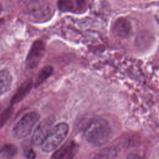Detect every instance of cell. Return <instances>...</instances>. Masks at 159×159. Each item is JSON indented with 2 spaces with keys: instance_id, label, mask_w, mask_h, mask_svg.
I'll list each match as a JSON object with an SVG mask.
<instances>
[{
  "instance_id": "obj_18",
  "label": "cell",
  "mask_w": 159,
  "mask_h": 159,
  "mask_svg": "<svg viewBox=\"0 0 159 159\" xmlns=\"http://www.w3.org/2000/svg\"><path fill=\"white\" fill-rule=\"evenodd\" d=\"M2 10V6H1V4H0V14H1Z\"/></svg>"
},
{
  "instance_id": "obj_9",
  "label": "cell",
  "mask_w": 159,
  "mask_h": 159,
  "mask_svg": "<svg viewBox=\"0 0 159 159\" xmlns=\"http://www.w3.org/2000/svg\"><path fill=\"white\" fill-rule=\"evenodd\" d=\"M12 75L6 70H0V95L7 92L11 86Z\"/></svg>"
},
{
  "instance_id": "obj_5",
  "label": "cell",
  "mask_w": 159,
  "mask_h": 159,
  "mask_svg": "<svg viewBox=\"0 0 159 159\" xmlns=\"http://www.w3.org/2000/svg\"><path fill=\"white\" fill-rule=\"evenodd\" d=\"M45 53L44 43L41 40L35 41L30 47L26 58V65L29 68H36Z\"/></svg>"
},
{
  "instance_id": "obj_16",
  "label": "cell",
  "mask_w": 159,
  "mask_h": 159,
  "mask_svg": "<svg viewBox=\"0 0 159 159\" xmlns=\"http://www.w3.org/2000/svg\"><path fill=\"white\" fill-rule=\"evenodd\" d=\"M23 153L24 156L27 159H35L36 155L33 150L29 145H24L23 147Z\"/></svg>"
},
{
  "instance_id": "obj_11",
  "label": "cell",
  "mask_w": 159,
  "mask_h": 159,
  "mask_svg": "<svg viewBox=\"0 0 159 159\" xmlns=\"http://www.w3.org/2000/svg\"><path fill=\"white\" fill-rule=\"evenodd\" d=\"M117 155V150L114 147H108L98 152L92 159H115Z\"/></svg>"
},
{
  "instance_id": "obj_15",
  "label": "cell",
  "mask_w": 159,
  "mask_h": 159,
  "mask_svg": "<svg viewBox=\"0 0 159 159\" xmlns=\"http://www.w3.org/2000/svg\"><path fill=\"white\" fill-rule=\"evenodd\" d=\"M58 4L59 8L62 11H71L73 10L76 3L74 2V0H58Z\"/></svg>"
},
{
  "instance_id": "obj_6",
  "label": "cell",
  "mask_w": 159,
  "mask_h": 159,
  "mask_svg": "<svg viewBox=\"0 0 159 159\" xmlns=\"http://www.w3.org/2000/svg\"><path fill=\"white\" fill-rule=\"evenodd\" d=\"M79 150V145L74 140H68L52 155V159H72Z\"/></svg>"
},
{
  "instance_id": "obj_12",
  "label": "cell",
  "mask_w": 159,
  "mask_h": 159,
  "mask_svg": "<svg viewBox=\"0 0 159 159\" xmlns=\"http://www.w3.org/2000/svg\"><path fill=\"white\" fill-rule=\"evenodd\" d=\"M17 152L16 145L11 143L5 144L0 149V154L4 159H12Z\"/></svg>"
},
{
  "instance_id": "obj_2",
  "label": "cell",
  "mask_w": 159,
  "mask_h": 159,
  "mask_svg": "<svg viewBox=\"0 0 159 159\" xmlns=\"http://www.w3.org/2000/svg\"><path fill=\"white\" fill-rule=\"evenodd\" d=\"M69 127L66 122H60L52 128L47 137L41 145L45 152H50L56 149L66 138Z\"/></svg>"
},
{
  "instance_id": "obj_17",
  "label": "cell",
  "mask_w": 159,
  "mask_h": 159,
  "mask_svg": "<svg viewBox=\"0 0 159 159\" xmlns=\"http://www.w3.org/2000/svg\"><path fill=\"white\" fill-rule=\"evenodd\" d=\"M126 159H141L140 156L136 153H130L127 157Z\"/></svg>"
},
{
  "instance_id": "obj_8",
  "label": "cell",
  "mask_w": 159,
  "mask_h": 159,
  "mask_svg": "<svg viewBox=\"0 0 159 159\" xmlns=\"http://www.w3.org/2000/svg\"><path fill=\"white\" fill-rule=\"evenodd\" d=\"M32 88V80H27L25 81L17 89L14 93L11 100V104L12 105L16 104L20 102L30 91Z\"/></svg>"
},
{
  "instance_id": "obj_10",
  "label": "cell",
  "mask_w": 159,
  "mask_h": 159,
  "mask_svg": "<svg viewBox=\"0 0 159 159\" xmlns=\"http://www.w3.org/2000/svg\"><path fill=\"white\" fill-rule=\"evenodd\" d=\"M114 32L120 36H125L130 30L129 23L125 19H119L114 23Z\"/></svg>"
},
{
  "instance_id": "obj_13",
  "label": "cell",
  "mask_w": 159,
  "mask_h": 159,
  "mask_svg": "<svg viewBox=\"0 0 159 159\" xmlns=\"http://www.w3.org/2000/svg\"><path fill=\"white\" fill-rule=\"evenodd\" d=\"M53 68L52 66H45L42 68L39 73L37 78L36 79L35 86H38L42 83H43L47 78H48L53 73Z\"/></svg>"
},
{
  "instance_id": "obj_14",
  "label": "cell",
  "mask_w": 159,
  "mask_h": 159,
  "mask_svg": "<svg viewBox=\"0 0 159 159\" xmlns=\"http://www.w3.org/2000/svg\"><path fill=\"white\" fill-rule=\"evenodd\" d=\"M14 112V108L12 106L6 108L1 114H0V129L2 127L6 122L12 116Z\"/></svg>"
},
{
  "instance_id": "obj_4",
  "label": "cell",
  "mask_w": 159,
  "mask_h": 159,
  "mask_svg": "<svg viewBox=\"0 0 159 159\" xmlns=\"http://www.w3.org/2000/svg\"><path fill=\"white\" fill-rule=\"evenodd\" d=\"M55 120V118L50 116L43 119L40 122L32 136L31 142L33 145L36 146L42 145L51 130Z\"/></svg>"
},
{
  "instance_id": "obj_19",
  "label": "cell",
  "mask_w": 159,
  "mask_h": 159,
  "mask_svg": "<svg viewBox=\"0 0 159 159\" xmlns=\"http://www.w3.org/2000/svg\"><path fill=\"white\" fill-rule=\"evenodd\" d=\"M2 21H3V20H2V19H0V24L1 23V22H2Z\"/></svg>"
},
{
  "instance_id": "obj_1",
  "label": "cell",
  "mask_w": 159,
  "mask_h": 159,
  "mask_svg": "<svg viewBox=\"0 0 159 159\" xmlns=\"http://www.w3.org/2000/svg\"><path fill=\"white\" fill-rule=\"evenodd\" d=\"M112 135V128L109 122L104 119L93 120L84 132V139L94 147H100L107 143Z\"/></svg>"
},
{
  "instance_id": "obj_7",
  "label": "cell",
  "mask_w": 159,
  "mask_h": 159,
  "mask_svg": "<svg viewBox=\"0 0 159 159\" xmlns=\"http://www.w3.org/2000/svg\"><path fill=\"white\" fill-rule=\"evenodd\" d=\"M25 6L28 12L35 16L45 17L50 12L49 7L45 4H40L37 0H20Z\"/></svg>"
},
{
  "instance_id": "obj_3",
  "label": "cell",
  "mask_w": 159,
  "mask_h": 159,
  "mask_svg": "<svg viewBox=\"0 0 159 159\" xmlns=\"http://www.w3.org/2000/svg\"><path fill=\"white\" fill-rule=\"evenodd\" d=\"M40 115L35 111H32L23 116L12 128V135L16 139H22L28 136L35 124L37 122Z\"/></svg>"
}]
</instances>
